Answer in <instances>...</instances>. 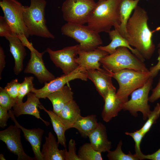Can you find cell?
Listing matches in <instances>:
<instances>
[{"label": "cell", "instance_id": "ab89813d", "mask_svg": "<svg viewBox=\"0 0 160 160\" xmlns=\"http://www.w3.org/2000/svg\"><path fill=\"white\" fill-rule=\"evenodd\" d=\"M144 159L160 160V147L156 151L152 154L147 155L143 154L141 157L140 160Z\"/></svg>", "mask_w": 160, "mask_h": 160}, {"label": "cell", "instance_id": "b9f144b4", "mask_svg": "<svg viewBox=\"0 0 160 160\" xmlns=\"http://www.w3.org/2000/svg\"><path fill=\"white\" fill-rule=\"evenodd\" d=\"M0 159L1 160H5L4 156L3 154L1 153L0 154Z\"/></svg>", "mask_w": 160, "mask_h": 160}, {"label": "cell", "instance_id": "8fae6325", "mask_svg": "<svg viewBox=\"0 0 160 160\" xmlns=\"http://www.w3.org/2000/svg\"><path fill=\"white\" fill-rule=\"evenodd\" d=\"M76 79L87 81L88 78L86 71L83 68L79 66L76 69L70 73L64 74L60 77L55 78L49 82L44 83V86L40 89L34 88L32 90L39 99H45L50 93L58 90L62 88L69 81Z\"/></svg>", "mask_w": 160, "mask_h": 160}, {"label": "cell", "instance_id": "9c48e42d", "mask_svg": "<svg viewBox=\"0 0 160 160\" xmlns=\"http://www.w3.org/2000/svg\"><path fill=\"white\" fill-rule=\"evenodd\" d=\"M0 6L13 33L28 38L30 35L23 17L25 6L16 0H0Z\"/></svg>", "mask_w": 160, "mask_h": 160}, {"label": "cell", "instance_id": "44dd1931", "mask_svg": "<svg viewBox=\"0 0 160 160\" xmlns=\"http://www.w3.org/2000/svg\"><path fill=\"white\" fill-rule=\"evenodd\" d=\"M111 42L107 45L100 46L99 49L107 52L109 55L112 54L119 47H124L127 48L132 52L143 62L145 59L141 54L135 49L132 48L129 44L127 40L123 37L116 29L111 30L108 33Z\"/></svg>", "mask_w": 160, "mask_h": 160}, {"label": "cell", "instance_id": "f35d334b", "mask_svg": "<svg viewBox=\"0 0 160 160\" xmlns=\"http://www.w3.org/2000/svg\"><path fill=\"white\" fill-rule=\"evenodd\" d=\"M158 52L159 55L157 59L158 63L154 66L151 67L149 70L151 77L153 79L157 75L160 70V48H159Z\"/></svg>", "mask_w": 160, "mask_h": 160}, {"label": "cell", "instance_id": "60d3db41", "mask_svg": "<svg viewBox=\"0 0 160 160\" xmlns=\"http://www.w3.org/2000/svg\"><path fill=\"white\" fill-rule=\"evenodd\" d=\"M5 57L4 50L2 47H0V79H1V75L5 65Z\"/></svg>", "mask_w": 160, "mask_h": 160}, {"label": "cell", "instance_id": "74e56055", "mask_svg": "<svg viewBox=\"0 0 160 160\" xmlns=\"http://www.w3.org/2000/svg\"><path fill=\"white\" fill-rule=\"evenodd\" d=\"M160 98V73L158 82L155 87L152 90L151 95L149 97V102L153 103Z\"/></svg>", "mask_w": 160, "mask_h": 160}, {"label": "cell", "instance_id": "4fadbf2b", "mask_svg": "<svg viewBox=\"0 0 160 160\" xmlns=\"http://www.w3.org/2000/svg\"><path fill=\"white\" fill-rule=\"evenodd\" d=\"M30 51V59L24 73L33 74L41 84L54 79L55 76L45 67L42 59L43 55L46 51L40 53L35 49Z\"/></svg>", "mask_w": 160, "mask_h": 160}, {"label": "cell", "instance_id": "3957f363", "mask_svg": "<svg viewBox=\"0 0 160 160\" xmlns=\"http://www.w3.org/2000/svg\"><path fill=\"white\" fill-rule=\"evenodd\" d=\"M29 6H25L23 17L30 36H36L54 39V36L49 31L46 24L45 0H30Z\"/></svg>", "mask_w": 160, "mask_h": 160}, {"label": "cell", "instance_id": "5bb4252c", "mask_svg": "<svg viewBox=\"0 0 160 160\" xmlns=\"http://www.w3.org/2000/svg\"><path fill=\"white\" fill-rule=\"evenodd\" d=\"M8 112L15 125L21 129L25 138L30 144L34 155V160H43L40 148L44 130L40 128L28 129L24 127L16 120L12 111L9 110Z\"/></svg>", "mask_w": 160, "mask_h": 160}, {"label": "cell", "instance_id": "f1b7e54d", "mask_svg": "<svg viewBox=\"0 0 160 160\" xmlns=\"http://www.w3.org/2000/svg\"><path fill=\"white\" fill-rule=\"evenodd\" d=\"M122 141L120 140L116 149L113 151L110 150L108 152L107 156L109 160H138L137 156L132 154L129 151L127 154L124 153L122 151Z\"/></svg>", "mask_w": 160, "mask_h": 160}, {"label": "cell", "instance_id": "e0dca14e", "mask_svg": "<svg viewBox=\"0 0 160 160\" xmlns=\"http://www.w3.org/2000/svg\"><path fill=\"white\" fill-rule=\"evenodd\" d=\"M88 79L94 84L96 90L104 100L109 90L114 86L112 78L108 71L103 68L102 71L89 70L86 71Z\"/></svg>", "mask_w": 160, "mask_h": 160}, {"label": "cell", "instance_id": "6da1fadb", "mask_svg": "<svg viewBox=\"0 0 160 160\" xmlns=\"http://www.w3.org/2000/svg\"><path fill=\"white\" fill-rule=\"evenodd\" d=\"M148 20L147 12L137 5L126 27L129 44L135 47L145 60L150 59L155 50L152 39L153 31H151L148 27Z\"/></svg>", "mask_w": 160, "mask_h": 160}, {"label": "cell", "instance_id": "7402d4cb", "mask_svg": "<svg viewBox=\"0 0 160 160\" xmlns=\"http://www.w3.org/2000/svg\"><path fill=\"white\" fill-rule=\"evenodd\" d=\"M59 144L55 136L49 132L48 136L45 137V142L41 151L43 160H65L66 149L60 150Z\"/></svg>", "mask_w": 160, "mask_h": 160}, {"label": "cell", "instance_id": "4dcf8cb0", "mask_svg": "<svg viewBox=\"0 0 160 160\" xmlns=\"http://www.w3.org/2000/svg\"><path fill=\"white\" fill-rule=\"evenodd\" d=\"M160 115V104L157 103L153 110L151 111L148 119L140 131L144 135L150 130L152 125L156 122Z\"/></svg>", "mask_w": 160, "mask_h": 160}, {"label": "cell", "instance_id": "d6a6232c", "mask_svg": "<svg viewBox=\"0 0 160 160\" xmlns=\"http://www.w3.org/2000/svg\"><path fill=\"white\" fill-rule=\"evenodd\" d=\"M125 134L131 137L135 143V154L137 156L139 160L143 154L140 148V145L143 137L145 136L139 130H136L133 132H126Z\"/></svg>", "mask_w": 160, "mask_h": 160}, {"label": "cell", "instance_id": "ba28073f", "mask_svg": "<svg viewBox=\"0 0 160 160\" xmlns=\"http://www.w3.org/2000/svg\"><path fill=\"white\" fill-rule=\"evenodd\" d=\"M153 79L150 77L143 87L133 91L131 99L123 104L122 110L128 111L135 117L137 116V112H140L143 119L146 120L151 112L148 104V95L152 89Z\"/></svg>", "mask_w": 160, "mask_h": 160}, {"label": "cell", "instance_id": "5b68a950", "mask_svg": "<svg viewBox=\"0 0 160 160\" xmlns=\"http://www.w3.org/2000/svg\"><path fill=\"white\" fill-rule=\"evenodd\" d=\"M106 70L117 81L119 87L116 92V95L124 103L128 100L129 96L133 91L143 87L151 77L149 71L125 69L113 73Z\"/></svg>", "mask_w": 160, "mask_h": 160}, {"label": "cell", "instance_id": "836d02e7", "mask_svg": "<svg viewBox=\"0 0 160 160\" xmlns=\"http://www.w3.org/2000/svg\"><path fill=\"white\" fill-rule=\"evenodd\" d=\"M20 83H19L17 79L12 80L7 83L4 88L5 90L10 96L17 103V97L19 89Z\"/></svg>", "mask_w": 160, "mask_h": 160}, {"label": "cell", "instance_id": "1f68e13d", "mask_svg": "<svg viewBox=\"0 0 160 160\" xmlns=\"http://www.w3.org/2000/svg\"><path fill=\"white\" fill-rule=\"evenodd\" d=\"M17 103L5 90L4 88L0 87V106L8 111Z\"/></svg>", "mask_w": 160, "mask_h": 160}, {"label": "cell", "instance_id": "484cf974", "mask_svg": "<svg viewBox=\"0 0 160 160\" xmlns=\"http://www.w3.org/2000/svg\"><path fill=\"white\" fill-rule=\"evenodd\" d=\"M39 108L44 110L48 114L50 118L54 130L57 135L58 142L66 148V140L65 133L67 129L58 115L53 111L47 110L41 104L39 106Z\"/></svg>", "mask_w": 160, "mask_h": 160}, {"label": "cell", "instance_id": "603a6c76", "mask_svg": "<svg viewBox=\"0 0 160 160\" xmlns=\"http://www.w3.org/2000/svg\"><path fill=\"white\" fill-rule=\"evenodd\" d=\"M73 93L69 85L49 94L47 97L51 102L53 111L58 114L64 106L73 100Z\"/></svg>", "mask_w": 160, "mask_h": 160}, {"label": "cell", "instance_id": "7a4b0ae2", "mask_svg": "<svg viewBox=\"0 0 160 160\" xmlns=\"http://www.w3.org/2000/svg\"><path fill=\"white\" fill-rule=\"evenodd\" d=\"M120 1L99 0L89 17L88 26L99 33H108L113 26L117 30L121 24Z\"/></svg>", "mask_w": 160, "mask_h": 160}, {"label": "cell", "instance_id": "ffe728a7", "mask_svg": "<svg viewBox=\"0 0 160 160\" xmlns=\"http://www.w3.org/2000/svg\"><path fill=\"white\" fill-rule=\"evenodd\" d=\"M5 38L9 41L10 51L14 59V73L16 75H18L23 68V60L26 55L25 46L16 35Z\"/></svg>", "mask_w": 160, "mask_h": 160}, {"label": "cell", "instance_id": "30bf717a", "mask_svg": "<svg viewBox=\"0 0 160 160\" xmlns=\"http://www.w3.org/2000/svg\"><path fill=\"white\" fill-rule=\"evenodd\" d=\"M79 50V44H77L56 51L48 48L46 51L55 65L61 69L64 74L67 75L79 66L75 62V59Z\"/></svg>", "mask_w": 160, "mask_h": 160}, {"label": "cell", "instance_id": "277c9868", "mask_svg": "<svg viewBox=\"0 0 160 160\" xmlns=\"http://www.w3.org/2000/svg\"><path fill=\"white\" fill-rule=\"evenodd\" d=\"M100 62L103 68L113 73L125 69L149 71L144 62L125 47H118L114 53L102 58Z\"/></svg>", "mask_w": 160, "mask_h": 160}, {"label": "cell", "instance_id": "ac0fdd59", "mask_svg": "<svg viewBox=\"0 0 160 160\" xmlns=\"http://www.w3.org/2000/svg\"><path fill=\"white\" fill-rule=\"evenodd\" d=\"M116 93V88L114 86L109 90L104 99L105 103L101 117L106 122L116 116L122 109V105L124 103L118 97Z\"/></svg>", "mask_w": 160, "mask_h": 160}, {"label": "cell", "instance_id": "4316f807", "mask_svg": "<svg viewBox=\"0 0 160 160\" xmlns=\"http://www.w3.org/2000/svg\"><path fill=\"white\" fill-rule=\"evenodd\" d=\"M98 123L95 114H92L84 117L81 116L75 123L72 128L76 129L82 137L87 138L96 128Z\"/></svg>", "mask_w": 160, "mask_h": 160}, {"label": "cell", "instance_id": "7c38bea8", "mask_svg": "<svg viewBox=\"0 0 160 160\" xmlns=\"http://www.w3.org/2000/svg\"><path fill=\"white\" fill-rule=\"evenodd\" d=\"M21 130L16 125H11L0 131V140L6 145L8 150L17 156V160H33L25 152L21 141Z\"/></svg>", "mask_w": 160, "mask_h": 160}, {"label": "cell", "instance_id": "7bdbcfd3", "mask_svg": "<svg viewBox=\"0 0 160 160\" xmlns=\"http://www.w3.org/2000/svg\"><path fill=\"white\" fill-rule=\"evenodd\" d=\"M157 47L160 48V42L157 45Z\"/></svg>", "mask_w": 160, "mask_h": 160}, {"label": "cell", "instance_id": "d6986e66", "mask_svg": "<svg viewBox=\"0 0 160 160\" xmlns=\"http://www.w3.org/2000/svg\"><path fill=\"white\" fill-rule=\"evenodd\" d=\"M88 137L90 144L95 150L101 153L110 150L111 142L108 139L106 127L102 123H98L97 127Z\"/></svg>", "mask_w": 160, "mask_h": 160}, {"label": "cell", "instance_id": "2e32d148", "mask_svg": "<svg viewBox=\"0 0 160 160\" xmlns=\"http://www.w3.org/2000/svg\"><path fill=\"white\" fill-rule=\"evenodd\" d=\"M27 95V99L25 102L16 103L13 107L12 112L15 116L17 117L24 114L32 115L41 120L46 126H49V122L44 120L40 116L38 108L41 104L39 99L32 92H29Z\"/></svg>", "mask_w": 160, "mask_h": 160}, {"label": "cell", "instance_id": "f546056e", "mask_svg": "<svg viewBox=\"0 0 160 160\" xmlns=\"http://www.w3.org/2000/svg\"><path fill=\"white\" fill-rule=\"evenodd\" d=\"M33 80L34 77L32 76L25 77L24 78V80L20 83L19 89L17 103L23 102L24 96L31 92L34 88L33 83Z\"/></svg>", "mask_w": 160, "mask_h": 160}, {"label": "cell", "instance_id": "8992f818", "mask_svg": "<svg viewBox=\"0 0 160 160\" xmlns=\"http://www.w3.org/2000/svg\"><path fill=\"white\" fill-rule=\"evenodd\" d=\"M61 31L63 35L79 43L80 49L81 50L92 51L103 44L99 33L88 25L67 23L62 26Z\"/></svg>", "mask_w": 160, "mask_h": 160}, {"label": "cell", "instance_id": "d4e9b609", "mask_svg": "<svg viewBox=\"0 0 160 160\" xmlns=\"http://www.w3.org/2000/svg\"><path fill=\"white\" fill-rule=\"evenodd\" d=\"M140 0H120L119 11L121 24L117 30L121 35L127 40L128 38L126 27L132 11L137 5Z\"/></svg>", "mask_w": 160, "mask_h": 160}, {"label": "cell", "instance_id": "9a60e30c", "mask_svg": "<svg viewBox=\"0 0 160 160\" xmlns=\"http://www.w3.org/2000/svg\"><path fill=\"white\" fill-rule=\"evenodd\" d=\"M78 56L75 57V61L79 66L83 68L86 71L97 70L102 71L103 68H100V60L108 55L106 52L97 48L89 51L79 50Z\"/></svg>", "mask_w": 160, "mask_h": 160}, {"label": "cell", "instance_id": "8d00e7d4", "mask_svg": "<svg viewBox=\"0 0 160 160\" xmlns=\"http://www.w3.org/2000/svg\"><path fill=\"white\" fill-rule=\"evenodd\" d=\"M8 110L0 106V127L4 128L7 125V122L10 115Z\"/></svg>", "mask_w": 160, "mask_h": 160}, {"label": "cell", "instance_id": "e575fe53", "mask_svg": "<svg viewBox=\"0 0 160 160\" xmlns=\"http://www.w3.org/2000/svg\"><path fill=\"white\" fill-rule=\"evenodd\" d=\"M76 143L74 140L71 139L68 144V151L65 153V160H81L76 153Z\"/></svg>", "mask_w": 160, "mask_h": 160}, {"label": "cell", "instance_id": "ee69618b", "mask_svg": "<svg viewBox=\"0 0 160 160\" xmlns=\"http://www.w3.org/2000/svg\"></svg>", "mask_w": 160, "mask_h": 160}, {"label": "cell", "instance_id": "d590c367", "mask_svg": "<svg viewBox=\"0 0 160 160\" xmlns=\"http://www.w3.org/2000/svg\"><path fill=\"white\" fill-rule=\"evenodd\" d=\"M15 34L4 17L0 16V36L6 37Z\"/></svg>", "mask_w": 160, "mask_h": 160}, {"label": "cell", "instance_id": "cb8c5ba5", "mask_svg": "<svg viewBox=\"0 0 160 160\" xmlns=\"http://www.w3.org/2000/svg\"><path fill=\"white\" fill-rule=\"evenodd\" d=\"M57 115L67 130L72 128L75 123L81 116L79 106L73 100L65 105Z\"/></svg>", "mask_w": 160, "mask_h": 160}, {"label": "cell", "instance_id": "83f0119b", "mask_svg": "<svg viewBox=\"0 0 160 160\" xmlns=\"http://www.w3.org/2000/svg\"><path fill=\"white\" fill-rule=\"evenodd\" d=\"M78 155L81 160H102L101 153L92 147L90 143H86L80 146Z\"/></svg>", "mask_w": 160, "mask_h": 160}, {"label": "cell", "instance_id": "52a82bcc", "mask_svg": "<svg viewBox=\"0 0 160 160\" xmlns=\"http://www.w3.org/2000/svg\"><path fill=\"white\" fill-rule=\"evenodd\" d=\"M96 4L94 0H65L61 9L63 18L68 23L84 25Z\"/></svg>", "mask_w": 160, "mask_h": 160}]
</instances>
